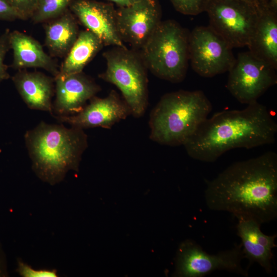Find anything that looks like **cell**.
I'll use <instances>...</instances> for the list:
<instances>
[{"instance_id": "5", "label": "cell", "mask_w": 277, "mask_h": 277, "mask_svg": "<svg viewBox=\"0 0 277 277\" xmlns=\"http://www.w3.org/2000/svg\"><path fill=\"white\" fill-rule=\"evenodd\" d=\"M189 33L174 20L162 21L139 50L147 69L161 79L182 82L189 60Z\"/></svg>"}, {"instance_id": "18", "label": "cell", "mask_w": 277, "mask_h": 277, "mask_svg": "<svg viewBox=\"0 0 277 277\" xmlns=\"http://www.w3.org/2000/svg\"><path fill=\"white\" fill-rule=\"evenodd\" d=\"M253 55L277 68V13L263 9L247 46Z\"/></svg>"}, {"instance_id": "10", "label": "cell", "mask_w": 277, "mask_h": 277, "mask_svg": "<svg viewBox=\"0 0 277 277\" xmlns=\"http://www.w3.org/2000/svg\"><path fill=\"white\" fill-rule=\"evenodd\" d=\"M232 49L209 26L196 27L189 33V60L193 70L201 76L211 77L228 72L235 60Z\"/></svg>"}, {"instance_id": "24", "label": "cell", "mask_w": 277, "mask_h": 277, "mask_svg": "<svg viewBox=\"0 0 277 277\" xmlns=\"http://www.w3.org/2000/svg\"><path fill=\"white\" fill-rule=\"evenodd\" d=\"M20 15L22 20L31 18L36 7L37 0H6Z\"/></svg>"}, {"instance_id": "6", "label": "cell", "mask_w": 277, "mask_h": 277, "mask_svg": "<svg viewBox=\"0 0 277 277\" xmlns=\"http://www.w3.org/2000/svg\"><path fill=\"white\" fill-rule=\"evenodd\" d=\"M103 56L106 69L98 77L120 90L131 115L142 116L148 104V69L139 50L113 46Z\"/></svg>"}, {"instance_id": "2", "label": "cell", "mask_w": 277, "mask_h": 277, "mask_svg": "<svg viewBox=\"0 0 277 277\" xmlns=\"http://www.w3.org/2000/svg\"><path fill=\"white\" fill-rule=\"evenodd\" d=\"M276 133L272 115L257 101L242 110H223L207 117L183 146L191 158L212 163L232 149L273 144Z\"/></svg>"}, {"instance_id": "9", "label": "cell", "mask_w": 277, "mask_h": 277, "mask_svg": "<svg viewBox=\"0 0 277 277\" xmlns=\"http://www.w3.org/2000/svg\"><path fill=\"white\" fill-rule=\"evenodd\" d=\"M276 70L250 51L241 52L228 71L226 87L241 103H254L276 84Z\"/></svg>"}, {"instance_id": "30", "label": "cell", "mask_w": 277, "mask_h": 277, "mask_svg": "<svg viewBox=\"0 0 277 277\" xmlns=\"http://www.w3.org/2000/svg\"><path fill=\"white\" fill-rule=\"evenodd\" d=\"M267 8L277 13V0H267Z\"/></svg>"}, {"instance_id": "16", "label": "cell", "mask_w": 277, "mask_h": 277, "mask_svg": "<svg viewBox=\"0 0 277 277\" xmlns=\"http://www.w3.org/2000/svg\"><path fill=\"white\" fill-rule=\"evenodd\" d=\"M18 93L31 109L53 115L52 99L55 93L54 78L38 71L19 70L12 77Z\"/></svg>"}, {"instance_id": "21", "label": "cell", "mask_w": 277, "mask_h": 277, "mask_svg": "<svg viewBox=\"0 0 277 277\" xmlns=\"http://www.w3.org/2000/svg\"><path fill=\"white\" fill-rule=\"evenodd\" d=\"M74 0H37L31 17L35 24L44 23L56 17L69 9Z\"/></svg>"}, {"instance_id": "14", "label": "cell", "mask_w": 277, "mask_h": 277, "mask_svg": "<svg viewBox=\"0 0 277 277\" xmlns=\"http://www.w3.org/2000/svg\"><path fill=\"white\" fill-rule=\"evenodd\" d=\"M55 98L53 103V116L75 114L86 102L101 90L94 80L83 72L54 77Z\"/></svg>"}, {"instance_id": "26", "label": "cell", "mask_w": 277, "mask_h": 277, "mask_svg": "<svg viewBox=\"0 0 277 277\" xmlns=\"http://www.w3.org/2000/svg\"><path fill=\"white\" fill-rule=\"evenodd\" d=\"M22 19L20 15L6 0H0V20L13 21Z\"/></svg>"}, {"instance_id": "4", "label": "cell", "mask_w": 277, "mask_h": 277, "mask_svg": "<svg viewBox=\"0 0 277 277\" xmlns=\"http://www.w3.org/2000/svg\"><path fill=\"white\" fill-rule=\"evenodd\" d=\"M212 106L201 90L163 95L150 114V138L163 145H184L207 118Z\"/></svg>"}, {"instance_id": "22", "label": "cell", "mask_w": 277, "mask_h": 277, "mask_svg": "<svg viewBox=\"0 0 277 277\" xmlns=\"http://www.w3.org/2000/svg\"><path fill=\"white\" fill-rule=\"evenodd\" d=\"M176 11L185 15H196L204 12L209 0H170Z\"/></svg>"}, {"instance_id": "23", "label": "cell", "mask_w": 277, "mask_h": 277, "mask_svg": "<svg viewBox=\"0 0 277 277\" xmlns=\"http://www.w3.org/2000/svg\"><path fill=\"white\" fill-rule=\"evenodd\" d=\"M9 29H6L0 35V83L9 78L8 66L4 63V59L8 51L11 49L10 44Z\"/></svg>"}, {"instance_id": "12", "label": "cell", "mask_w": 277, "mask_h": 277, "mask_svg": "<svg viewBox=\"0 0 277 277\" xmlns=\"http://www.w3.org/2000/svg\"><path fill=\"white\" fill-rule=\"evenodd\" d=\"M89 101V104L75 114L54 117L61 123L84 130L95 127L110 129L131 115L128 105L114 90L105 97L94 96Z\"/></svg>"}, {"instance_id": "17", "label": "cell", "mask_w": 277, "mask_h": 277, "mask_svg": "<svg viewBox=\"0 0 277 277\" xmlns=\"http://www.w3.org/2000/svg\"><path fill=\"white\" fill-rule=\"evenodd\" d=\"M10 44L13 53L11 65L13 68L19 70L39 68L54 77L58 74L57 63L45 52L40 43L32 36L17 30L11 31Z\"/></svg>"}, {"instance_id": "20", "label": "cell", "mask_w": 277, "mask_h": 277, "mask_svg": "<svg viewBox=\"0 0 277 277\" xmlns=\"http://www.w3.org/2000/svg\"><path fill=\"white\" fill-rule=\"evenodd\" d=\"M104 46L96 35L88 30L80 31L73 46L64 57L57 75L83 72L85 66Z\"/></svg>"}, {"instance_id": "13", "label": "cell", "mask_w": 277, "mask_h": 277, "mask_svg": "<svg viewBox=\"0 0 277 277\" xmlns=\"http://www.w3.org/2000/svg\"><path fill=\"white\" fill-rule=\"evenodd\" d=\"M69 10L78 22L100 38L104 46L126 47L118 33L116 10L111 3L74 0Z\"/></svg>"}, {"instance_id": "27", "label": "cell", "mask_w": 277, "mask_h": 277, "mask_svg": "<svg viewBox=\"0 0 277 277\" xmlns=\"http://www.w3.org/2000/svg\"><path fill=\"white\" fill-rule=\"evenodd\" d=\"M7 275L8 271L6 256L0 245V277L7 276Z\"/></svg>"}, {"instance_id": "28", "label": "cell", "mask_w": 277, "mask_h": 277, "mask_svg": "<svg viewBox=\"0 0 277 277\" xmlns=\"http://www.w3.org/2000/svg\"><path fill=\"white\" fill-rule=\"evenodd\" d=\"M114 3L118 8L125 7L130 6L140 0H108Z\"/></svg>"}, {"instance_id": "8", "label": "cell", "mask_w": 277, "mask_h": 277, "mask_svg": "<svg viewBox=\"0 0 277 277\" xmlns=\"http://www.w3.org/2000/svg\"><path fill=\"white\" fill-rule=\"evenodd\" d=\"M245 259L241 243L230 249L211 254L196 242L186 240L180 245L174 275L180 277H203L217 270L248 276V269L242 266Z\"/></svg>"}, {"instance_id": "11", "label": "cell", "mask_w": 277, "mask_h": 277, "mask_svg": "<svg viewBox=\"0 0 277 277\" xmlns=\"http://www.w3.org/2000/svg\"><path fill=\"white\" fill-rule=\"evenodd\" d=\"M162 10L158 0H140L116 10L120 37L132 49L140 50L161 22Z\"/></svg>"}, {"instance_id": "3", "label": "cell", "mask_w": 277, "mask_h": 277, "mask_svg": "<svg viewBox=\"0 0 277 277\" xmlns=\"http://www.w3.org/2000/svg\"><path fill=\"white\" fill-rule=\"evenodd\" d=\"M24 137L33 171L52 185L62 181L69 171H78L88 147V137L83 129L63 124L41 122L26 131Z\"/></svg>"}, {"instance_id": "15", "label": "cell", "mask_w": 277, "mask_h": 277, "mask_svg": "<svg viewBox=\"0 0 277 277\" xmlns=\"http://www.w3.org/2000/svg\"><path fill=\"white\" fill-rule=\"evenodd\" d=\"M261 224L252 220H238L237 234L241 240L245 259H248L247 269L254 263L259 264L268 273L272 272V249L276 247V234L267 235L262 232Z\"/></svg>"}, {"instance_id": "19", "label": "cell", "mask_w": 277, "mask_h": 277, "mask_svg": "<svg viewBox=\"0 0 277 277\" xmlns=\"http://www.w3.org/2000/svg\"><path fill=\"white\" fill-rule=\"evenodd\" d=\"M77 22L69 9L44 23L45 45L52 57H64L68 53L80 32Z\"/></svg>"}, {"instance_id": "25", "label": "cell", "mask_w": 277, "mask_h": 277, "mask_svg": "<svg viewBox=\"0 0 277 277\" xmlns=\"http://www.w3.org/2000/svg\"><path fill=\"white\" fill-rule=\"evenodd\" d=\"M17 271L24 277H55L56 271L50 270H35L21 261H18Z\"/></svg>"}, {"instance_id": "7", "label": "cell", "mask_w": 277, "mask_h": 277, "mask_svg": "<svg viewBox=\"0 0 277 277\" xmlns=\"http://www.w3.org/2000/svg\"><path fill=\"white\" fill-rule=\"evenodd\" d=\"M263 9L244 0H209L205 11L209 26L233 48L247 46Z\"/></svg>"}, {"instance_id": "29", "label": "cell", "mask_w": 277, "mask_h": 277, "mask_svg": "<svg viewBox=\"0 0 277 277\" xmlns=\"http://www.w3.org/2000/svg\"><path fill=\"white\" fill-rule=\"evenodd\" d=\"M258 7L263 9L267 7V0H244Z\"/></svg>"}, {"instance_id": "1", "label": "cell", "mask_w": 277, "mask_h": 277, "mask_svg": "<svg viewBox=\"0 0 277 277\" xmlns=\"http://www.w3.org/2000/svg\"><path fill=\"white\" fill-rule=\"evenodd\" d=\"M205 182V201L209 209L228 212L238 220H252L261 225L277 217L275 152L235 162Z\"/></svg>"}]
</instances>
